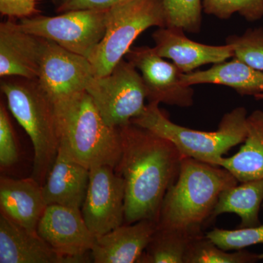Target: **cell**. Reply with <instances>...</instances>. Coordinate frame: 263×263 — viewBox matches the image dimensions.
<instances>
[{
  "label": "cell",
  "instance_id": "obj_1",
  "mask_svg": "<svg viewBox=\"0 0 263 263\" xmlns=\"http://www.w3.org/2000/svg\"><path fill=\"white\" fill-rule=\"evenodd\" d=\"M122 153L116 173L125 183L126 224L157 223L164 195L179 177L183 156L172 142L133 123L118 127Z\"/></svg>",
  "mask_w": 263,
  "mask_h": 263
},
{
  "label": "cell",
  "instance_id": "obj_2",
  "mask_svg": "<svg viewBox=\"0 0 263 263\" xmlns=\"http://www.w3.org/2000/svg\"><path fill=\"white\" fill-rule=\"evenodd\" d=\"M228 170L184 157L179 177L163 199L157 227L182 231L193 237L205 235L221 192L238 184Z\"/></svg>",
  "mask_w": 263,
  "mask_h": 263
},
{
  "label": "cell",
  "instance_id": "obj_3",
  "mask_svg": "<svg viewBox=\"0 0 263 263\" xmlns=\"http://www.w3.org/2000/svg\"><path fill=\"white\" fill-rule=\"evenodd\" d=\"M59 152L87 167H117L121 153L118 128L105 123L87 91L53 103Z\"/></svg>",
  "mask_w": 263,
  "mask_h": 263
},
{
  "label": "cell",
  "instance_id": "obj_4",
  "mask_svg": "<svg viewBox=\"0 0 263 263\" xmlns=\"http://www.w3.org/2000/svg\"><path fill=\"white\" fill-rule=\"evenodd\" d=\"M0 89L8 110L30 138L34 150L31 177L43 186L59 152L53 103L37 79L4 78Z\"/></svg>",
  "mask_w": 263,
  "mask_h": 263
},
{
  "label": "cell",
  "instance_id": "obj_5",
  "mask_svg": "<svg viewBox=\"0 0 263 263\" xmlns=\"http://www.w3.org/2000/svg\"><path fill=\"white\" fill-rule=\"evenodd\" d=\"M247 116L245 107H237L223 116L216 130H196L171 122L159 104L148 103L131 122L169 140L183 157L219 166L224 155L245 141Z\"/></svg>",
  "mask_w": 263,
  "mask_h": 263
},
{
  "label": "cell",
  "instance_id": "obj_6",
  "mask_svg": "<svg viewBox=\"0 0 263 263\" xmlns=\"http://www.w3.org/2000/svg\"><path fill=\"white\" fill-rule=\"evenodd\" d=\"M166 27L162 0H125L107 11L106 30L89 59L95 76L108 75L151 27Z\"/></svg>",
  "mask_w": 263,
  "mask_h": 263
},
{
  "label": "cell",
  "instance_id": "obj_7",
  "mask_svg": "<svg viewBox=\"0 0 263 263\" xmlns=\"http://www.w3.org/2000/svg\"><path fill=\"white\" fill-rule=\"evenodd\" d=\"M86 91L110 127L129 124L146 108V91L141 73L125 59L108 75L95 76Z\"/></svg>",
  "mask_w": 263,
  "mask_h": 263
},
{
  "label": "cell",
  "instance_id": "obj_8",
  "mask_svg": "<svg viewBox=\"0 0 263 263\" xmlns=\"http://www.w3.org/2000/svg\"><path fill=\"white\" fill-rule=\"evenodd\" d=\"M107 11L78 10L57 16L34 15L20 19L19 24L26 32L89 60L105 35Z\"/></svg>",
  "mask_w": 263,
  "mask_h": 263
},
{
  "label": "cell",
  "instance_id": "obj_9",
  "mask_svg": "<svg viewBox=\"0 0 263 263\" xmlns=\"http://www.w3.org/2000/svg\"><path fill=\"white\" fill-rule=\"evenodd\" d=\"M125 183L108 165L90 169L89 182L81 214L95 238L122 226L125 214Z\"/></svg>",
  "mask_w": 263,
  "mask_h": 263
},
{
  "label": "cell",
  "instance_id": "obj_10",
  "mask_svg": "<svg viewBox=\"0 0 263 263\" xmlns=\"http://www.w3.org/2000/svg\"><path fill=\"white\" fill-rule=\"evenodd\" d=\"M139 71L148 103L190 108L194 103L193 86L182 80L183 72L173 62L148 46L132 47L125 56Z\"/></svg>",
  "mask_w": 263,
  "mask_h": 263
},
{
  "label": "cell",
  "instance_id": "obj_11",
  "mask_svg": "<svg viewBox=\"0 0 263 263\" xmlns=\"http://www.w3.org/2000/svg\"><path fill=\"white\" fill-rule=\"evenodd\" d=\"M95 76L92 65L86 57L45 39L37 80L53 103L86 91Z\"/></svg>",
  "mask_w": 263,
  "mask_h": 263
},
{
  "label": "cell",
  "instance_id": "obj_12",
  "mask_svg": "<svg viewBox=\"0 0 263 263\" xmlns=\"http://www.w3.org/2000/svg\"><path fill=\"white\" fill-rule=\"evenodd\" d=\"M37 233L59 254L84 262L91 260L88 254L96 238L86 226L81 210L47 205L38 223Z\"/></svg>",
  "mask_w": 263,
  "mask_h": 263
},
{
  "label": "cell",
  "instance_id": "obj_13",
  "mask_svg": "<svg viewBox=\"0 0 263 263\" xmlns=\"http://www.w3.org/2000/svg\"><path fill=\"white\" fill-rule=\"evenodd\" d=\"M45 39L24 31L13 18L0 24V76L35 80Z\"/></svg>",
  "mask_w": 263,
  "mask_h": 263
},
{
  "label": "cell",
  "instance_id": "obj_14",
  "mask_svg": "<svg viewBox=\"0 0 263 263\" xmlns=\"http://www.w3.org/2000/svg\"><path fill=\"white\" fill-rule=\"evenodd\" d=\"M184 32L181 29L164 27H158L152 34L157 53L171 60L183 73H190L202 65H214L234 57L229 44H203L189 39Z\"/></svg>",
  "mask_w": 263,
  "mask_h": 263
},
{
  "label": "cell",
  "instance_id": "obj_15",
  "mask_svg": "<svg viewBox=\"0 0 263 263\" xmlns=\"http://www.w3.org/2000/svg\"><path fill=\"white\" fill-rule=\"evenodd\" d=\"M56 252L39 236L0 214V263H82Z\"/></svg>",
  "mask_w": 263,
  "mask_h": 263
},
{
  "label": "cell",
  "instance_id": "obj_16",
  "mask_svg": "<svg viewBox=\"0 0 263 263\" xmlns=\"http://www.w3.org/2000/svg\"><path fill=\"white\" fill-rule=\"evenodd\" d=\"M155 221L143 219L118 227L95 239L90 254L95 263H138L157 229Z\"/></svg>",
  "mask_w": 263,
  "mask_h": 263
},
{
  "label": "cell",
  "instance_id": "obj_17",
  "mask_svg": "<svg viewBox=\"0 0 263 263\" xmlns=\"http://www.w3.org/2000/svg\"><path fill=\"white\" fill-rule=\"evenodd\" d=\"M47 205L43 186L32 177L14 179L2 176L0 179L1 213L31 232H37L38 223Z\"/></svg>",
  "mask_w": 263,
  "mask_h": 263
},
{
  "label": "cell",
  "instance_id": "obj_18",
  "mask_svg": "<svg viewBox=\"0 0 263 263\" xmlns=\"http://www.w3.org/2000/svg\"><path fill=\"white\" fill-rule=\"evenodd\" d=\"M90 170L58 152L43 185L46 205L81 210L89 182Z\"/></svg>",
  "mask_w": 263,
  "mask_h": 263
},
{
  "label": "cell",
  "instance_id": "obj_19",
  "mask_svg": "<svg viewBox=\"0 0 263 263\" xmlns=\"http://www.w3.org/2000/svg\"><path fill=\"white\" fill-rule=\"evenodd\" d=\"M182 80L190 86L199 84L228 86L241 96L254 98L263 94V71L256 70L234 57L230 61L214 64L207 70L183 73Z\"/></svg>",
  "mask_w": 263,
  "mask_h": 263
},
{
  "label": "cell",
  "instance_id": "obj_20",
  "mask_svg": "<svg viewBox=\"0 0 263 263\" xmlns=\"http://www.w3.org/2000/svg\"><path fill=\"white\" fill-rule=\"evenodd\" d=\"M247 134L239 151L223 157L219 166L230 171L238 182L263 179V111L247 116Z\"/></svg>",
  "mask_w": 263,
  "mask_h": 263
},
{
  "label": "cell",
  "instance_id": "obj_21",
  "mask_svg": "<svg viewBox=\"0 0 263 263\" xmlns=\"http://www.w3.org/2000/svg\"><path fill=\"white\" fill-rule=\"evenodd\" d=\"M263 203V179L252 180L230 186L219 195L213 218L224 214L239 216L238 228H249L261 224L259 214Z\"/></svg>",
  "mask_w": 263,
  "mask_h": 263
},
{
  "label": "cell",
  "instance_id": "obj_22",
  "mask_svg": "<svg viewBox=\"0 0 263 263\" xmlns=\"http://www.w3.org/2000/svg\"><path fill=\"white\" fill-rule=\"evenodd\" d=\"M195 238L180 230L157 227L138 263H185Z\"/></svg>",
  "mask_w": 263,
  "mask_h": 263
},
{
  "label": "cell",
  "instance_id": "obj_23",
  "mask_svg": "<svg viewBox=\"0 0 263 263\" xmlns=\"http://www.w3.org/2000/svg\"><path fill=\"white\" fill-rule=\"evenodd\" d=\"M262 259V254L253 253L246 249L228 252L205 234L192 240L185 263H254Z\"/></svg>",
  "mask_w": 263,
  "mask_h": 263
},
{
  "label": "cell",
  "instance_id": "obj_24",
  "mask_svg": "<svg viewBox=\"0 0 263 263\" xmlns=\"http://www.w3.org/2000/svg\"><path fill=\"white\" fill-rule=\"evenodd\" d=\"M166 27L196 34L202 26V0H162Z\"/></svg>",
  "mask_w": 263,
  "mask_h": 263
},
{
  "label": "cell",
  "instance_id": "obj_25",
  "mask_svg": "<svg viewBox=\"0 0 263 263\" xmlns=\"http://www.w3.org/2000/svg\"><path fill=\"white\" fill-rule=\"evenodd\" d=\"M202 9L221 20L237 13L248 22H257L263 17V0H202Z\"/></svg>",
  "mask_w": 263,
  "mask_h": 263
},
{
  "label": "cell",
  "instance_id": "obj_26",
  "mask_svg": "<svg viewBox=\"0 0 263 263\" xmlns=\"http://www.w3.org/2000/svg\"><path fill=\"white\" fill-rule=\"evenodd\" d=\"M234 58L238 59L256 70L263 71V28L249 29L241 35L227 37Z\"/></svg>",
  "mask_w": 263,
  "mask_h": 263
},
{
  "label": "cell",
  "instance_id": "obj_27",
  "mask_svg": "<svg viewBox=\"0 0 263 263\" xmlns=\"http://www.w3.org/2000/svg\"><path fill=\"white\" fill-rule=\"evenodd\" d=\"M205 235L226 251L240 250L251 246L263 245V224L249 228L224 230L214 228Z\"/></svg>",
  "mask_w": 263,
  "mask_h": 263
},
{
  "label": "cell",
  "instance_id": "obj_28",
  "mask_svg": "<svg viewBox=\"0 0 263 263\" xmlns=\"http://www.w3.org/2000/svg\"><path fill=\"white\" fill-rule=\"evenodd\" d=\"M18 160L16 140L5 104H0V166L6 169L14 165Z\"/></svg>",
  "mask_w": 263,
  "mask_h": 263
},
{
  "label": "cell",
  "instance_id": "obj_29",
  "mask_svg": "<svg viewBox=\"0 0 263 263\" xmlns=\"http://www.w3.org/2000/svg\"><path fill=\"white\" fill-rule=\"evenodd\" d=\"M125 0H53L58 13L78 10H108Z\"/></svg>",
  "mask_w": 263,
  "mask_h": 263
},
{
  "label": "cell",
  "instance_id": "obj_30",
  "mask_svg": "<svg viewBox=\"0 0 263 263\" xmlns=\"http://www.w3.org/2000/svg\"><path fill=\"white\" fill-rule=\"evenodd\" d=\"M37 0H0V13L9 18H25L37 13Z\"/></svg>",
  "mask_w": 263,
  "mask_h": 263
},
{
  "label": "cell",
  "instance_id": "obj_31",
  "mask_svg": "<svg viewBox=\"0 0 263 263\" xmlns=\"http://www.w3.org/2000/svg\"><path fill=\"white\" fill-rule=\"evenodd\" d=\"M254 98L257 100H263V94L257 95V96L254 97Z\"/></svg>",
  "mask_w": 263,
  "mask_h": 263
},
{
  "label": "cell",
  "instance_id": "obj_32",
  "mask_svg": "<svg viewBox=\"0 0 263 263\" xmlns=\"http://www.w3.org/2000/svg\"><path fill=\"white\" fill-rule=\"evenodd\" d=\"M262 208H263V203H262Z\"/></svg>",
  "mask_w": 263,
  "mask_h": 263
}]
</instances>
